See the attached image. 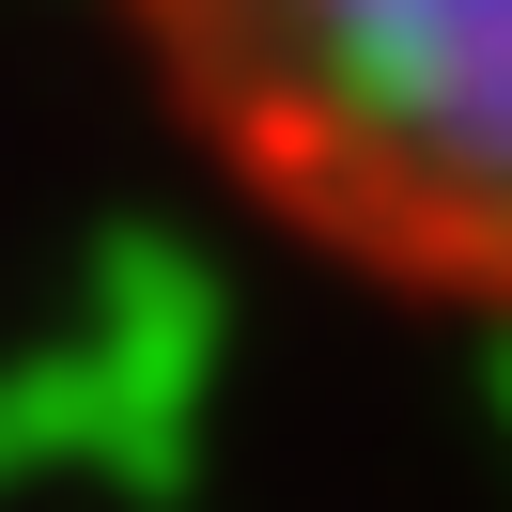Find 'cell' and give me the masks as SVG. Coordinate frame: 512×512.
<instances>
[{
  "mask_svg": "<svg viewBox=\"0 0 512 512\" xmlns=\"http://www.w3.org/2000/svg\"><path fill=\"white\" fill-rule=\"evenodd\" d=\"M94 32L233 233L512 342V0H94Z\"/></svg>",
  "mask_w": 512,
  "mask_h": 512,
  "instance_id": "cell-1",
  "label": "cell"
}]
</instances>
